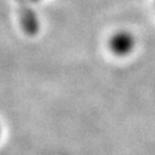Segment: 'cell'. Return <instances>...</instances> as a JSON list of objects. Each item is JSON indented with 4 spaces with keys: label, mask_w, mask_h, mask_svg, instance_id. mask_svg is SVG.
Instances as JSON below:
<instances>
[{
    "label": "cell",
    "mask_w": 155,
    "mask_h": 155,
    "mask_svg": "<svg viewBox=\"0 0 155 155\" xmlns=\"http://www.w3.org/2000/svg\"><path fill=\"white\" fill-rule=\"evenodd\" d=\"M18 4V14H20V21L22 25L23 31L29 34L33 35L38 32V20H37V15L33 11L32 6H31V2L32 0H16Z\"/></svg>",
    "instance_id": "6da1fadb"
},
{
    "label": "cell",
    "mask_w": 155,
    "mask_h": 155,
    "mask_svg": "<svg viewBox=\"0 0 155 155\" xmlns=\"http://www.w3.org/2000/svg\"><path fill=\"white\" fill-rule=\"evenodd\" d=\"M134 38L128 32H119L116 33L110 41V48L116 55H127L134 48Z\"/></svg>",
    "instance_id": "7a4b0ae2"
},
{
    "label": "cell",
    "mask_w": 155,
    "mask_h": 155,
    "mask_svg": "<svg viewBox=\"0 0 155 155\" xmlns=\"http://www.w3.org/2000/svg\"><path fill=\"white\" fill-rule=\"evenodd\" d=\"M32 2H39V0H32Z\"/></svg>",
    "instance_id": "3957f363"
}]
</instances>
